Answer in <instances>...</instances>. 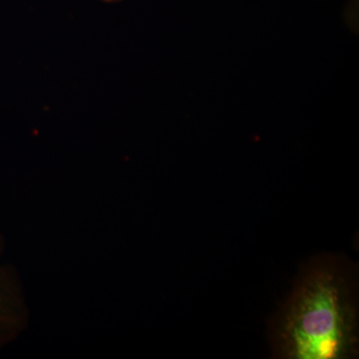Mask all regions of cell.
Here are the masks:
<instances>
[{
	"mask_svg": "<svg viewBox=\"0 0 359 359\" xmlns=\"http://www.w3.org/2000/svg\"><path fill=\"white\" fill-rule=\"evenodd\" d=\"M358 304L353 264L335 255L311 259L271 323L273 354L285 359L355 358Z\"/></svg>",
	"mask_w": 359,
	"mask_h": 359,
	"instance_id": "1",
	"label": "cell"
},
{
	"mask_svg": "<svg viewBox=\"0 0 359 359\" xmlns=\"http://www.w3.org/2000/svg\"><path fill=\"white\" fill-rule=\"evenodd\" d=\"M104 1L112 2V1H117V0H104Z\"/></svg>",
	"mask_w": 359,
	"mask_h": 359,
	"instance_id": "2",
	"label": "cell"
}]
</instances>
